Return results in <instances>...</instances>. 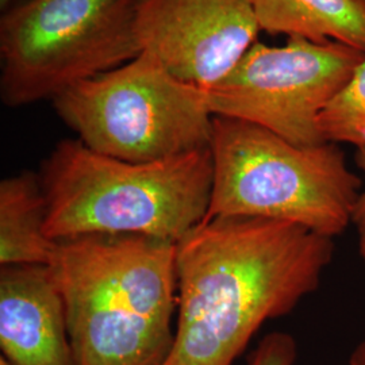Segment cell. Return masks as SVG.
I'll list each match as a JSON object with an SVG mask.
<instances>
[{
    "instance_id": "1",
    "label": "cell",
    "mask_w": 365,
    "mask_h": 365,
    "mask_svg": "<svg viewBox=\"0 0 365 365\" xmlns=\"http://www.w3.org/2000/svg\"><path fill=\"white\" fill-rule=\"evenodd\" d=\"M334 238L288 222L203 221L176 244L178 324L164 365H232L264 322L315 292Z\"/></svg>"
},
{
    "instance_id": "2",
    "label": "cell",
    "mask_w": 365,
    "mask_h": 365,
    "mask_svg": "<svg viewBox=\"0 0 365 365\" xmlns=\"http://www.w3.org/2000/svg\"><path fill=\"white\" fill-rule=\"evenodd\" d=\"M52 268L75 365H164L178 306L176 244L143 235L57 242Z\"/></svg>"
},
{
    "instance_id": "3",
    "label": "cell",
    "mask_w": 365,
    "mask_h": 365,
    "mask_svg": "<svg viewBox=\"0 0 365 365\" xmlns=\"http://www.w3.org/2000/svg\"><path fill=\"white\" fill-rule=\"evenodd\" d=\"M45 233L54 242L86 235H143L178 244L209 211V149L152 163L99 155L63 140L39 173Z\"/></svg>"
},
{
    "instance_id": "4",
    "label": "cell",
    "mask_w": 365,
    "mask_h": 365,
    "mask_svg": "<svg viewBox=\"0 0 365 365\" xmlns=\"http://www.w3.org/2000/svg\"><path fill=\"white\" fill-rule=\"evenodd\" d=\"M212 190L205 218L245 217L299 225L334 238L352 223L361 179L339 144H292L235 118L214 117Z\"/></svg>"
},
{
    "instance_id": "5",
    "label": "cell",
    "mask_w": 365,
    "mask_h": 365,
    "mask_svg": "<svg viewBox=\"0 0 365 365\" xmlns=\"http://www.w3.org/2000/svg\"><path fill=\"white\" fill-rule=\"evenodd\" d=\"M53 106L87 148L129 163L209 149L212 138L205 90L175 78L149 52L66 88Z\"/></svg>"
},
{
    "instance_id": "6",
    "label": "cell",
    "mask_w": 365,
    "mask_h": 365,
    "mask_svg": "<svg viewBox=\"0 0 365 365\" xmlns=\"http://www.w3.org/2000/svg\"><path fill=\"white\" fill-rule=\"evenodd\" d=\"M141 0H21L0 19V99L11 108L53 101L66 88L138 57Z\"/></svg>"
},
{
    "instance_id": "7",
    "label": "cell",
    "mask_w": 365,
    "mask_h": 365,
    "mask_svg": "<svg viewBox=\"0 0 365 365\" xmlns=\"http://www.w3.org/2000/svg\"><path fill=\"white\" fill-rule=\"evenodd\" d=\"M364 60V52L333 41L288 37L284 46L257 41L205 90L206 101L214 117L247 120L299 146L325 144L319 117Z\"/></svg>"
},
{
    "instance_id": "8",
    "label": "cell",
    "mask_w": 365,
    "mask_h": 365,
    "mask_svg": "<svg viewBox=\"0 0 365 365\" xmlns=\"http://www.w3.org/2000/svg\"><path fill=\"white\" fill-rule=\"evenodd\" d=\"M260 31L250 0H141L135 18L143 52L203 90L238 64Z\"/></svg>"
},
{
    "instance_id": "9",
    "label": "cell",
    "mask_w": 365,
    "mask_h": 365,
    "mask_svg": "<svg viewBox=\"0 0 365 365\" xmlns=\"http://www.w3.org/2000/svg\"><path fill=\"white\" fill-rule=\"evenodd\" d=\"M0 348L14 365H75L66 304L49 265L1 267Z\"/></svg>"
},
{
    "instance_id": "10",
    "label": "cell",
    "mask_w": 365,
    "mask_h": 365,
    "mask_svg": "<svg viewBox=\"0 0 365 365\" xmlns=\"http://www.w3.org/2000/svg\"><path fill=\"white\" fill-rule=\"evenodd\" d=\"M261 31L365 53V0H250Z\"/></svg>"
},
{
    "instance_id": "11",
    "label": "cell",
    "mask_w": 365,
    "mask_h": 365,
    "mask_svg": "<svg viewBox=\"0 0 365 365\" xmlns=\"http://www.w3.org/2000/svg\"><path fill=\"white\" fill-rule=\"evenodd\" d=\"M46 200L39 175L22 172L0 182V264L51 265L57 242L45 233Z\"/></svg>"
},
{
    "instance_id": "12",
    "label": "cell",
    "mask_w": 365,
    "mask_h": 365,
    "mask_svg": "<svg viewBox=\"0 0 365 365\" xmlns=\"http://www.w3.org/2000/svg\"><path fill=\"white\" fill-rule=\"evenodd\" d=\"M318 126L327 143L365 148V60L322 111Z\"/></svg>"
},
{
    "instance_id": "13",
    "label": "cell",
    "mask_w": 365,
    "mask_h": 365,
    "mask_svg": "<svg viewBox=\"0 0 365 365\" xmlns=\"http://www.w3.org/2000/svg\"><path fill=\"white\" fill-rule=\"evenodd\" d=\"M298 346L294 337L283 331H274L261 339L250 353L247 365H295Z\"/></svg>"
},
{
    "instance_id": "14",
    "label": "cell",
    "mask_w": 365,
    "mask_h": 365,
    "mask_svg": "<svg viewBox=\"0 0 365 365\" xmlns=\"http://www.w3.org/2000/svg\"><path fill=\"white\" fill-rule=\"evenodd\" d=\"M356 164L363 172L365 178V148H360L356 152ZM352 223L357 229L359 235V252L361 259L365 261V187L364 190L360 192V195L356 200L354 209L352 212Z\"/></svg>"
},
{
    "instance_id": "15",
    "label": "cell",
    "mask_w": 365,
    "mask_h": 365,
    "mask_svg": "<svg viewBox=\"0 0 365 365\" xmlns=\"http://www.w3.org/2000/svg\"><path fill=\"white\" fill-rule=\"evenodd\" d=\"M349 365H365V337L353 349L349 357Z\"/></svg>"
},
{
    "instance_id": "16",
    "label": "cell",
    "mask_w": 365,
    "mask_h": 365,
    "mask_svg": "<svg viewBox=\"0 0 365 365\" xmlns=\"http://www.w3.org/2000/svg\"><path fill=\"white\" fill-rule=\"evenodd\" d=\"M11 3H13V0H0V9L4 11L11 6Z\"/></svg>"
},
{
    "instance_id": "17",
    "label": "cell",
    "mask_w": 365,
    "mask_h": 365,
    "mask_svg": "<svg viewBox=\"0 0 365 365\" xmlns=\"http://www.w3.org/2000/svg\"><path fill=\"white\" fill-rule=\"evenodd\" d=\"M0 365H14L13 363H10L4 356L0 357Z\"/></svg>"
}]
</instances>
